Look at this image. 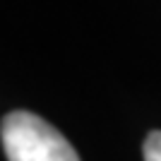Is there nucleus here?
<instances>
[{"label":"nucleus","mask_w":161,"mask_h":161,"mask_svg":"<svg viewBox=\"0 0 161 161\" xmlns=\"http://www.w3.org/2000/svg\"><path fill=\"white\" fill-rule=\"evenodd\" d=\"M0 137L7 161H80L75 147L51 123L29 111L7 113Z\"/></svg>","instance_id":"obj_1"},{"label":"nucleus","mask_w":161,"mask_h":161,"mask_svg":"<svg viewBox=\"0 0 161 161\" xmlns=\"http://www.w3.org/2000/svg\"><path fill=\"white\" fill-rule=\"evenodd\" d=\"M142 152H144V161H161V130L147 135Z\"/></svg>","instance_id":"obj_2"}]
</instances>
